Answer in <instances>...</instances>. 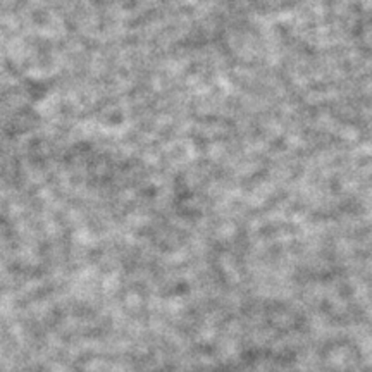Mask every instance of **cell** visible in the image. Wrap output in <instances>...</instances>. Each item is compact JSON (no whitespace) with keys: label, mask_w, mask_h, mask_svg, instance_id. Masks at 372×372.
Returning a JSON list of instances; mask_svg holds the SVG:
<instances>
[]
</instances>
